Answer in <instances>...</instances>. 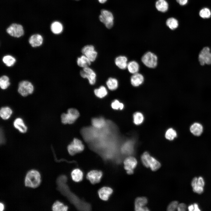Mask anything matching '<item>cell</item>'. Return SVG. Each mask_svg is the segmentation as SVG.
Here are the masks:
<instances>
[{"label": "cell", "mask_w": 211, "mask_h": 211, "mask_svg": "<svg viewBox=\"0 0 211 211\" xmlns=\"http://www.w3.org/2000/svg\"><path fill=\"white\" fill-rule=\"evenodd\" d=\"M177 135L176 131L172 128L168 129L166 132L165 137L166 138L170 140H172Z\"/></svg>", "instance_id": "35"}, {"label": "cell", "mask_w": 211, "mask_h": 211, "mask_svg": "<svg viewBox=\"0 0 211 211\" xmlns=\"http://www.w3.org/2000/svg\"><path fill=\"white\" fill-rule=\"evenodd\" d=\"M166 24L170 29L174 30L178 27V21L175 18H170L167 20Z\"/></svg>", "instance_id": "34"}, {"label": "cell", "mask_w": 211, "mask_h": 211, "mask_svg": "<svg viewBox=\"0 0 211 211\" xmlns=\"http://www.w3.org/2000/svg\"><path fill=\"white\" fill-rule=\"evenodd\" d=\"M115 63L116 65L119 68L124 69L127 68L128 64L127 59L125 56H119L116 58Z\"/></svg>", "instance_id": "20"}, {"label": "cell", "mask_w": 211, "mask_h": 211, "mask_svg": "<svg viewBox=\"0 0 211 211\" xmlns=\"http://www.w3.org/2000/svg\"><path fill=\"white\" fill-rule=\"evenodd\" d=\"M81 52L91 62H94L96 59L97 53L95 50L94 47L91 45H87L82 49Z\"/></svg>", "instance_id": "13"}, {"label": "cell", "mask_w": 211, "mask_h": 211, "mask_svg": "<svg viewBox=\"0 0 211 211\" xmlns=\"http://www.w3.org/2000/svg\"><path fill=\"white\" fill-rule=\"evenodd\" d=\"M99 2L101 4H103L105 3L107 0H98Z\"/></svg>", "instance_id": "48"}, {"label": "cell", "mask_w": 211, "mask_h": 211, "mask_svg": "<svg viewBox=\"0 0 211 211\" xmlns=\"http://www.w3.org/2000/svg\"><path fill=\"white\" fill-rule=\"evenodd\" d=\"M91 61L85 55H81L77 58V63L78 65L81 67L84 68L88 67L91 64Z\"/></svg>", "instance_id": "25"}, {"label": "cell", "mask_w": 211, "mask_h": 211, "mask_svg": "<svg viewBox=\"0 0 211 211\" xmlns=\"http://www.w3.org/2000/svg\"><path fill=\"white\" fill-rule=\"evenodd\" d=\"M40 182L41 176L38 171L32 170L27 173L25 181V186L36 188L39 186Z\"/></svg>", "instance_id": "2"}, {"label": "cell", "mask_w": 211, "mask_h": 211, "mask_svg": "<svg viewBox=\"0 0 211 211\" xmlns=\"http://www.w3.org/2000/svg\"><path fill=\"white\" fill-rule=\"evenodd\" d=\"M194 206V211H200V210L198 205L197 204L195 203L193 204Z\"/></svg>", "instance_id": "45"}, {"label": "cell", "mask_w": 211, "mask_h": 211, "mask_svg": "<svg viewBox=\"0 0 211 211\" xmlns=\"http://www.w3.org/2000/svg\"><path fill=\"white\" fill-rule=\"evenodd\" d=\"M71 176L72 180L76 182H79L83 178V173L82 171L78 168H76L73 170L71 173Z\"/></svg>", "instance_id": "21"}, {"label": "cell", "mask_w": 211, "mask_h": 211, "mask_svg": "<svg viewBox=\"0 0 211 211\" xmlns=\"http://www.w3.org/2000/svg\"><path fill=\"white\" fill-rule=\"evenodd\" d=\"M148 202L145 197H139L136 198L135 202V209L137 211H149L148 208L144 207Z\"/></svg>", "instance_id": "14"}, {"label": "cell", "mask_w": 211, "mask_h": 211, "mask_svg": "<svg viewBox=\"0 0 211 211\" xmlns=\"http://www.w3.org/2000/svg\"></svg>", "instance_id": "50"}, {"label": "cell", "mask_w": 211, "mask_h": 211, "mask_svg": "<svg viewBox=\"0 0 211 211\" xmlns=\"http://www.w3.org/2000/svg\"><path fill=\"white\" fill-rule=\"evenodd\" d=\"M205 182L204 179L201 176L198 178V181L196 184L200 186L204 187Z\"/></svg>", "instance_id": "42"}, {"label": "cell", "mask_w": 211, "mask_h": 211, "mask_svg": "<svg viewBox=\"0 0 211 211\" xmlns=\"http://www.w3.org/2000/svg\"><path fill=\"white\" fill-rule=\"evenodd\" d=\"M91 122L93 127L98 129L103 127L106 124V120L102 117L93 118Z\"/></svg>", "instance_id": "24"}, {"label": "cell", "mask_w": 211, "mask_h": 211, "mask_svg": "<svg viewBox=\"0 0 211 211\" xmlns=\"http://www.w3.org/2000/svg\"><path fill=\"white\" fill-rule=\"evenodd\" d=\"M168 4L165 0H158L156 3V7L159 11L165 12L168 8Z\"/></svg>", "instance_id": "26"}, {"label": "cell", "mask_w": 211, "mask_h": 211, "mask_svg": "<svg viewBox=\"0 0 211 211\" xmlns=\"http://www.w3.org/2000/svg\"><path fill=\"white\" fill-rule=\"evenodd\" d=\"M190 132L194 136H199L202 134L203 131V127L200 123L195 122L192 124L190 127Z\"/></svg>", "instance_id": "16"}, {"label": "cell", "mask_w": 211, "mask_h": 211, "mask_svg": "<svg viewBox=\"0 0 211 211\" xmlns=\"http://www.w3.org/2000/svg\"><path fill=\"white\" fill-rule=\"evenodd\" d=\"M198 59L201 65L211 64V52L208 47H205L203 49L199 54Z\"/></svg>", "instance_id": "9"}, {"label": "cell", "mask_w": 211, "mask_h": 211, "mask_svg": "<svg viewBox=\"0 0 211 211\" xmlns=\"http://www.w3.org/2000/svg\"><path fill=\"white\" fill-rule=\"evenodd\" d=\"M178 202L176 201H174L171 202L168 206L167 210L169 211H173L177 209Z\"/></svg>", "instance_id": "40"}, {"label": "cell", "mask_w": 211, "mask_h": 211, "mask_svg": "<svg viewBox=\"0 0 211 211\" xmlns=\"http://www.w3.org/2000/svg\"><path fill=\"white\" fill-rule=\"evenodd\" d=\"M50 29L52 33L55 34L60 33L63 31V26L60 22L56 21L51 24Z\"/></svg>", "instance_id": "22"}, {"label": "cell", "mask_w": 211, "mask_h": 211, "mask_svg": "<svg viewBox=\"0 0 211 211\" xmlns=\"http://www.w3.org/2000/svg\"><path fill=\"white\" fill-rule=\"evenodd\" d=\"M106 85L109 89L114 90L116 89L118 86V81L114 78H109L106 82Z\"/></svg>", "instance_id": "29"}, {"label": "cell", "mask_w": 211, "mask_h": 211, "mask_svg": "<svg viewBox=\"0 0 211 211\" xmlns=\"http://www.w3.org/2000/svg\"><path fill=\"white\" fill-rule=\"evenodd\" d=\"M188 209L189 211H194V208L193 204H191L188 207Z\"/></svg>", "instance_id": "46"}, {"label": "cell", "mask_w": 211, "mask_h": 211, "mask_svg": "<svg viewBox=\"0 0 211 211\" xmlns=\"http://www.w3.org/2000/svg\"><path fill=\"white\" fill-rule=\"evenodd\" d=\"M160 163L154 157L151 156L149 162V167L152 171H156L161 167Z\"/></svg>", "instance_id": "28"}, {"label": "cell", "mask_w": 211, "mask_h": 211, "mask_svg": "<svg viewBox=\"0 0 211 211\" xmlns=\"http://www.w3.org/2000/svg\"><path fill=\"white\" fill-rule=\"evenodd\" d=\"M84 149V146L82 142L77 138L74 139L67 147L68 152L72 156L81 152Z\"/></svg>", "instance_id": "6"}, {"label": "cell", "mask_w": 211, "mask_h": 211, "mask_svg": "<svg viewBox=\"0 0 211 211\" xmlns=\"http://www.w3.org/2000/svg\"><path fill=\"white\" fill-rule=\"evenodd\" d=\"M12 113L11 109L8 107H2L0 110V116L3 120L8 119Z\"/></svg>", "instance_id": "23"}, {"label": "cell", "mask_w": 211, "mask_h": 211, "mask_svg": "<svg viewBox=\"0 0 211 211\" xmlns=\"http://www.w3.org/2000/svg\"><path fill=\"white\" fill-rule=\"evenodd\" d=\"M144 119L143 115L140 112H136L133 115L134 122L136 125L141 124L143 121Z\"/></svg>", "instance_id": "36"}, {"label": "cell", "mask_w": 211, "mask_h": 211, "mask_svg": "<svg viewBox=\"0 0 211 211\" xmlns=\"http://www.w3.org/2000/svg\"><path fill=\"white\" fill-rule=\"evenodd\" d=\"M79 113L78 111L74 108L69 109L67 113H63L61 115L62 122L64 124H71L74 122L79 117Z\"/></svg>", "instance_id": "3"}, {"label": "cell", "mask_w": 211, "mask_h": 211, "mask_svg": "<svg viewBox=\"0 0 211 211\" xmlns=\"http://www.w3.org/2000/svg\"><path fill=\"white\" fill-rule=\"evenodd\" d=\"M10 84L9 79L6 75L2 76L0 78V86L2 89H6Z\"/></svg>", "instance_id": "33"}, {"label": "cell", "mask_w": 211, "mask_h": 211, "mask_svg": "<svg viewBox=\"0 0 211 211\" xmlns=\"http://www.w3.org/2000/svg\"><path fill=\"white\" fill-rule=\"evenodd\" d=\"M3 62L8 67H11L14 65L16 61V59L10 55L4 56L2 59Z\"/></svg>", "instance_id": "32"}, {"label": "cell", "mask_w": 211, "mask_h": 211, "mask_svg": "<svg viewBox=\"0 0 211 211\" xmlns=\"http://www.w3.org/2000/svg\"><path fill=\"white\" fill-rule=\"evenodd\" d=\"M67 179V177L64 175L58 177L57 180L58 190L66 197L78 210L84 211L91 210V206L89 203L80 199L71 191L66 183Z\"/></svg>", "instance_id": "1"}, {"label": "cell", "mask_w": 211, "mask_h": 211, "mask_svg": "<svg viewBox=\"0 0 211 211\" xmlns=\"http://www.w3.org/2000/svg\"><path fill=\"white\" fill-rule=\"evenodd\" d=\"M111 106L113 109L115 110L120 109L121 110L122 109L124 108L123 104L120 103L117 100H115L112 102Z\"/></svg>", "instance_id": "39"}, {"label": "cell", "mask_w": 211, "mask_h": 211, "mask_svg": "<svg viewBox=\"0 0 211 211\" xmlns=\"http://www.w3.org/2000/svg\"><path fill=\"white\" fill-rule=\"evenodd\" d=\"M127 68L129 72L133 74L138 73L139 69V65L136 62L133 61L128 63Z\"/></svg>", "instance_id": "27"}, {"label": "cell", "mask_w": 211, "mask_h": 211, "mask_svg": "<svg viewBox=\"0 0 211 211\" xmlns=\"http://www.w3.org/2000/svg\"><path fill=\"white\" fill-rule=\"evenodd\" d=\"M113 193V189L108 187H103L98 191V194L100 198L104 201L107 200Z\"/></svg>", "instance_id": "15"}, {"label": "cell", "mask_w": 211, "mask_h": 211, "mask_svg": "<svg viewBox=\"0 0 211 211\" xmlns=\"http://www.w3.org/2000/svg\"><path fill=\"white\" fill-rule=\"evenodd\" d=\"M144 80V78L143 75L138 73L133 74L130 79L131 84L135 87L141 85L143 82Z\"/></svg>", "instance_id": "19"}, {"label": "cell", "mask_w": 211, "mask_h": 211, "mask_svg": "<svg viewBox=\"0 0 211 211\" xmlns=\"http://www.w3.org/2000/svg\"><path fill=\"white\" fill-rule=\"evenodd\" d=\"M34 90V87L30 82L26 80L19 82L18 91L22 96L25 97L32 94Z\"/></svg>", "instance_id": "5"}, {"label": "cell", "mask_w": 211, "mask_h": 211, "mask_svg": "<svg viewBox=\"0 0 211 211\" xmlns=\"http://www.w3.org/2000/svg\"><path fill=\"white\" fill-rule=\"evenodd\" d=\"M68 209L67 206L59 201H56L52 207V209L54 211H67Z\"/></svg>", "instance_id": "30"}, {"label": "cell", "mask_w": 211, "mask_h": 211, "mask_svg": "<svg viewBox=\"0 0 211 211\" xmlns=\"http://www.w3.org/2000/svg\"><path fill=\"white\" fill-rule=\"evenodd\" d=\"M101 171L93 170L89 171L86 175L87 178L93 184L99 183L103 176Z\"/></svg>", "instance_id": "12"}, {"label": "cell", "mask_w": 211, "mask_h": 211, "mask_svg": "<svg viewBox=\"0 0 211 211\" xmlns=\"http://www.w3.org/2000/svg\"><path fill=\"white\" fill-rule=\"evenodd\" d=\"M176 1L180 5L182 6L186 4L188 1V0H176Z\"/></svg>", "instance_id": "44"}, {"label": "cell", "mask_w": 211, "mask_h": 211, "mask_svg": "<svg viewBox=\"0 0 211 211\" xmlns=\"http://www.w3.org/2000/svg\"><path fill=\"white\" fill-rule=\"evenodd\" d=\"M13 125L15 128L21 133H25L27 131V127L21 118H16L13 122Z\"/></svg>", "instance_id": "18"}, {"label": "cell", "mask_w": 211, "mask_h": 211, "mask_svg": "<svg viewBox=\"0 0 211 211\" xmlns=\"http://www.w3.org/2000/svg\"><path fill=\"white\" fill-rule=\"evenodd\" d=\"M94 93L96 96L99 98L104 97L108 93L106 88L103 86H101L99 88L95 89Z\"/></svg>", "instance_id": "31"}, {"label": "cell", "mask_w": 211, "mask_h": 211, "mask_svg": "<svg viewBox=\"0 0 211 211\" xmlns=\"http://www.w3.org/2000/svg\"><path fill=\"white\" fill-rule=\"evenodd\" d=\"M4 209V205L1 203L0 204V210L1 211L3 210Z\"/></svg>", "instance_id": "47"}, {"label": "cell", "mask_w": 211, "mask_h": 211, "mask_svg": "<svg viewBox=\"0 0 211 211\" xmlns=\"http://www.w3.org/2000/svg\"><path fill=\"white\" fill-rule=\"evenodd\" d=\"M124 167L127 173L129 175L133 173L134 169L137 164V161L135 158L129 156L126 158L124 161Z\"/></svg>", "instance_id": "11"}, {"label": "cell", "mask_w": 211, "mask_h": 211, "mask_svg": "<svg viewBox=\"0 0 211 211\" xmlns=\"http://www.w3.org/2000/svg\"><path fill=\"white\" fill-rule=\"evenodd\" d=\"M199 15L200 17L203 18H208L211 16V12L210 10L207 8L201 9L199 12Z\"/></svg>", "instance_id": "38"}, {"label": "cell", "mask_w": 211, "mask_h": 211, "mask_svg": "<svg viewBox=\"0 0 211 211\" xmlns=\"http://www.w3.org/2000/svg\"><path fill=\"white\" fill-rule=\"evenodd\" d=\"M142 61L143 63L147 67L154 68L157 65V58L154 54L151 52H148L142 56Z\"/></svg>", "instance_id": "7"}, {"label": "cell", "mask_w": 211, "mask_h": 211, "mask_svg": "<svg viewBox=\"0 0 211 211\" xmlns=\"http://www.w3.org/2000/svg\"><path fill=\"white\" fill-rule=\"evenodd\" d=\"M7 33L11 36L19 38L23 35L24 31L23 27L20 24L13 23L6 29Z\"/></svg>", "instance_id": "8"}, {"label": "cell", "mask_w": 211, "mask_h": 211, "mask_svg": "<svg viewBox=\"0 0 211 211\" xmlns=\"http://www.w3.org/2000/svg\"><path fill=\"white\" fill-rule=\"evenodd\" d=\"M99 18L100 21L103 23L107 28L110 29L113 26L114 17L113 14L110 11L102 9Z\"/></svg>", "instance_id": "4"}, {"label": "cell", "mask_w": 211, "mask_h": 211, "mask_svg": "<svg viewBox=\"0 0 211 211\" xmlns=\"http://www.w3.org/2000/svg\"><path fill=\"white\" fill-rule=\"evenodd\" d=\"M81 76L84 78H87L91 85L94 84L96 81V74L95 72L89 67L83 68L80 72Z\"/></svg>", "instance_id": "10"}, {"label": "cell", "mask_w": 211, "mask_h": 211, "mask_svg": "<svg viewBox=\"0 0 211 211\" xmlns=\"http://www.w3.org/2000/svg\"><path fill=\"white\" fill-rule=\"evenodd\" d=\"M186 209V205L184 203H181L178 204L177 209L178 211H185Z\"/></svg>", "instance_id": "43"}, {"label": "cell", "mask_w": 211, "mask_h": 211, "mask_svg": "<svg viewBox=\"0 0 211 211\" xmlns=\"http://www.w3.org/2000/svg\"><path fill=\"white\" fill-rule=\"evenodd\" d=\"M151 156L147 152H144L141 156V160L144 166L149 167V162Z\"/></svg>", "instance_id": "37"}, {"label": "cell", "mask_w": 211, "mask_h": 211, "mask_svg": "<svg viewBox=\"0 0 211 211\" xmlns=\"http://www.w3.org/2000/svg\"><path fill=\"white\" fill-rule=\"evenodd\" d=\"M43 38L40 34H34L30 36L29 42L33 47H37L40 46L43 42Z\"/></svg>", "instance_id": "17"}, {"label": "cell", "mask_w": 211, "mask_h": 211, "mask_svg": "<svg viewBox=\"0 0 211 211\" xmlns=\"http://www.w3.org/2000/svg\"><path fill=\"white\" fill-rule=\"evenodd\" d=\"M192 187L193 192L198 194H201L204 191L203 187L198 186L196 184Z\"/></svg>", "instance_id": "41"}, {"label": "cell", "mask_w": 211, "mask_h": 211, "mask_svg": "<svg viewBox=\"0 0 211 211\" xmlns=\"http://www.w3.org/2000/svg\"><path fill=\"white\" fill-rule=\"evenodd\" d=\"M75 0L78 1V0Z\"/></svg>", "instance_id": "49"}]
</instances>
